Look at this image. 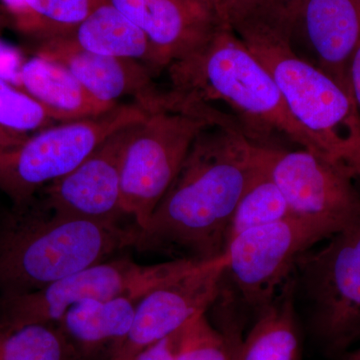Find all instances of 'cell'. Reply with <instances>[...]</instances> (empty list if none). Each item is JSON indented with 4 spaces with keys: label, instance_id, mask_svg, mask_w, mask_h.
Masks as SVG:
<instances>
[{
    "label": "cell",
    "instance_id": "1",
    "mask_svg": "<svg viewBox=\"0 0 360 360\" xmlns=\"http://www.w3.org/2000/svg\"><path fill=\"white\" fill-rule=\"evenodd\" d=\"M262 170L259 144L238 127L203 130L135 248L179 252L198 262L222 257L234 210Z\"/></svg>",
    "mask_w": 360,
    "mask_h": 360
},
{
    "label": "cell",
    "instance_id": "2",
    "mask_svg": "<svg viewBox=\"0 0 360 360\" xmlns=\"http://www.w3.org/2000/svg\"><path fill=\"white\" fill-rule=\"evenodd\" d=\"M170 91L191 103H224L253 143L279 139L321 156L296 122L266 68L231 28L219 26L202 46L167 68Z\"/></svg>",
    "mask_w": 360,
    "mask_h": 360
},
{
    "label": "cell",
    "instance_id": "3",
    "mask_svg": "<svg viewBox=\"0 0 360 360\" xmlns=\"http://www.w3.org/2000/svg\"><path fill=\"white\" fill-rule=\"evenodd\" d=\"M139 229L63 217L33 201L0 231V295L41 290L136 248Z\"/></svg>",
    "mask_w": 360,
    "mask_h": 360
},
{
    "label": "cell",
    "instance_id": "4",
    "mask_svg": "<svg viewBox=\"0 0 360 360\" xmlns=\"http://www.w3.org/2000/svg\"><path fill=\"white\" fill-rule=\"evenodd\" d=\"M234 32L269 71L321 158L345 168L360 184V113L352 92L298 58L290 35L259 21L243 23Z\"/></svg>",
    "mask_w": 360,
    "mask_h": 360
},
{
    "label": "cell",
    "instance_id": "5",
    "mask_svg": "<svg viewBox=\"0 0 360 360\" xmlns=\"http://www.w3.org/2000/svg\"><path fill=\"white\" fill-rule=\"evenodd\" d=\"M233 117L208 104L191 103L168 90L161 105L137 123L123 158L122 205L139 231L148 226L198 135Z\"/></svg>",
    "mask_w": 360,
    "mask_h": 360
},
{
    "label": "cell",
    "instance_id": "6",
    "mask_svg": "<svg viewBox=\"0 0 360 360\" xmlns=\"http://www.w3.org/2000/svg\"><path fill=\"white\" fill-rule=\"evenodd\" d=\"M309 250L296 262V307L329 356L340 357L360 341V220Z\"/></svg>",
    "mask_w": 360,
    "mask_h": 360
},
{
    "label": "cell",
    "instance_id": "7",
    "mask_svg": "<svg viewBox=\"0 0 360 360\" xmlns=\"http://www.w3.org/2000/svg\"><path fill=\"white\" fill-rule=\"evenodd\" d=\"M340 231L333 224L295 215L243 231L225 250L220 290L246 319L255 317L288 283L300 255Z\"/></svg>",
    "mask_w": 360,
    "mask_h": 360
},
{
    "label": "cell",
    "instance_id": "8",
    "mask_svg": "<svg viewBox=\"0 0 360 360\" xmlns=\"http://www.w3.org/2000/svg\"><path fill=\"white\" fill-rule=\"evenodd\" d=\"M146 115L136 103L120 104L103 115L58 123L28 135L18 146L0 148V191L15 210L26 207L44 186L75 169L106 137Z\"/></svg>",
    "mask_w": 360,
    "mask_h": 360
},
{
    "label": "cell",
    "instance_id": "9",
    "mask_svg": "<svg viewBox=\"0 0 360 360\" xmlns=\"http://www.w3.org/2000/svg\"><path fill=\"white\" fill-rule=\"evenodd\" d=\"M198 264L186 258L153 265L139 264L129 257L108 259L41 290L0 295V321L15 326L58 323L68 309L78 303L104 302L122 296L141 300L156 286Z\"/></svg>",
    "mask_w": 360,
    "mask_h": 360
},
{
    "label": "cell",
    "instance_id": "10",
    "mask_svg": "<svg viewBox=\"0 0 360 360\" xmlns=\"http://www.w3.org/2000/svg\"><path fill=\"white\" fill-rule=\"evenodd\" d=\"M262 165L295 217L342 231L360 220L356 180L345 168L307 149L260 146Z\"/></svg>",
    "mask_w": 360,
    "mask_h": 360
},
{
    "label": "cell",
    "instance_id": "11",
    "mask_svg": "<svg viewBox=\"0 0 360 360\" xmlns=\"http://www.w3.org/2000/svg\"><path fill=\"white\" fill-rule=\"evenodd\" d=\"M139 122L116 130L75 169L44 186L39 205L63 217L122 224L123 158Z\"/></svg>",
    "mask_w": 360,
    "mask_h": 360
},
{
    "label": "cell",
    "instance_id": "12",
    "mask_svg": "<svg viewBox=\"0 0 360 360\" xmlns=\"http://www.w3.org/2000/svg\"><path fill=\"white\" fill-rule=\"evenodd\" d=\"M225 266V255L200 262L146 293L137 303L127 340L111 360L134 359L179 330L194 315L207 311L219 293Z\"/></svg>",
    "mask_w": 360,
    "mask_h": 360
},
{
    "label": "cell",
    "instance_id": "13",
    "mask_svg": "<svg viewBox=\"0 0 360 360\" xmlns=\"http://www.w3.org/2000/svg\"><path fill=\"white\" fill-rule=\"evenodd\" d=\"M37 54L65 66L103 103H118V98L134 96L135 103L149 110L163 94L153 82L158 73L141 61L91 53L56 39L40 42Z\"/></svg>",
    "mask_w": 360,
    "mask_h": 360
},
{
    "label": "cell",
    "instance_id": "14",
    "mask_svg": "<svg viewBox=\"0 0 360 360\" xmlns=\"http://www.w3.org/2000/svg\"><path fill=\"white\" fill-rule=\"evenodd\" d=\"M143 32L163 70L200 49L219 27L191 0H108Z\"/></svg>",
    "mask_w": 360,
    "mask_h": 360
},
{
    "label": "cell",
    "instance_id": "15",
    "mask_svg": "<svg viewBox=\"0 0 360 360\" xmlns=\"http://www.w3.org/2000/svg\"><path fill=\"white\" fill-rule=\"evenodd\" d=\"M298 25L314 49L319 68L352 92L349 68L360 45V0H305Z\"/></svg>",
    "mask_w": 360,
    "mask_h": 360
},
{
    "label": "cell",
    "instance_id": "16",
    "mask_svg": "<svg viewBox=\"0 0 360 360\" xmlns=\"http://www.w3.org/2000/svg\"><path fill=\"white\" fill-rule=\"evenodd\" d=\"M139 300L129 296L73 305L58 322L75 360H111L127 340Z\"/></svg>",
    "mask_w": 360,
    "mask_h": 360
},
{
    "label": "cell",
    "instance_id": "17",
    "mask_svg": "<svg viewBox=\"0 0 360 360\" xmlns=\"http://www.w3.org/2000/svg\"><path fill=\"white\" fill-rule=\"evenodd\" d=\"M18 80L21 89L52 111L61 123L103 115L120 105L98 101L68 68L37 54L21 63Z\"/></svg>",
    "mask_w": 360,
    "mask_h": 360
},
{
    "label": "cell",
    "instance_id": "18",
    "mask_svg": "<svg viewBox=\"0 0 360 360\" xmlns=\"http://www.w3.org/2000/svg\"><path fill=\"white\" fill-rule=\"evenodd\" d=\"M56 39L91 53L141 61L156 73L163 70L143 32L108 1L97 6L72 32Z\"/></svg>",
    "mask_w": 360,
    "mask_h": 360
},
{
    "label": "cell",
    "instance_id": "19",
    "mask_svg": "<svg viewBox=\"0 0 360 360\" xmlns=\"http://www.w3.org/2000/svg\"><path fill=\"white\" fill-rule=\"evenodd\" d=\"M300 315L292 276L253 317L236 360H303Z\"/></svg>",
    "mask_w": 360,
    "mask_h": 360
},
{
    "label": "cell",
    "instance_id": "20",
    "mask_svg": "<svg viewBox=\"0 0 360 360\" xmlns=\"http://www.w3.org/2000/svg\"><path fill=\"white\" fill-rule=\"evenodd\" d=\"M0 360H75L58 324L0 321Z\"/></svg>",
    "mask_w": 360,
    "mask_h": 360
},
{
    "label": "cell",
    "instance_id": "21",
    "mask_svg": "<svg viewBox=\"0 0 360 360\" xmlns=\"http://www.w3.org/2000/svg\"><path fill=\"white\" fill-rule=\"evenodd\" d=\"M105 1L108 0H22V15L15 26L41 42L65 37Z\"/></svg>",
    "mask_w": 360,
    "mask_h": 360
},
{
    "label": "cell",
    "instance_id": "22",
    "mask_svg": "<svg viewBox=\"0 0 360 360\" xmlns=\"http://www.w3.org/2000/svg\"><path fill=\"white\" fill-rule=\"evenodd\" d=\"M291 215L293 214L288 201L264 167L234 210L227 229L225 250L232 239L243 231L288 219Z\"/></svg>",
    "mask_w": 360,
    "mask_h": 360
},
{
    "label": "cell",
    "instance_id": "23",
    "mask_svg": "<svg viewBox=\"0 0 360 360\" xmlns=\"http://www.w3.org/2000/svg\"><path fill=\"white\" fill-rule=\"evenodd\" d=\"M61 123L58 116L22 89L0 77V127L27 134Z\"/></svg>",
    "mask_w": 360,
    "mask_h": 360
},
{
    "label": "cell",
    "instance_id": "24",
    "mask_svg": "<svg viewBox=\"0 0 360 360\" xmlns=\"http://www.w3.org/2000/svg\"><path fill=\"white\" fill-rule=\"evenodd\" d=\"M206 314L194 315L179 329L175 360H236L231 342Z\"/></svg>",
    "mask_w": 360,
    "mask_h": 360
},
{
    "label": "cell",
    "instance_id": "25",
    "mask_svg": "<svg viewBox=\"0 0 360 360\" xmlns=\"http://www.w3.org/2000/svg\"><path fill=\"white\" fill-rule=\"evenodd\" d=\"M305 0H255L253 18L292 37Z\"/></svg>",
    "mask_w": 360,
    "mask_h": 360
},
{
    "label": "cell",
    "instance_id": "26",
    "mask_svg": "<svg viewBox=\"0 0 360 360\" xmlns=\"http://www.w3.org/2000/svg\"><path fill=\"white\" fill-rule=\"evenodd\" d=\"M217 21L232 30L255 11V0H191Z\"/></svg>",
    "mask_w": 360,
    "mask_h": 360
},
{
    "label": "cell",
    "instance_id": "27",
    "mask_svg": "<svg viewBox=\"0 0 360 360\" xmlns=\"http://www.w3.org/2000/svg\"><path fill=\"white\" fill-rule=\"evenodd\" d=\"M179 330L142 350L131 360H175Z\"/></svg>",
    "mask_w": 360,
    "mask_h": 360
},
{
    "label": "cell",
    "instance_id": "28",
    "mask_svg": "<svg viewBox=\"0 0 360 360\" xmlns=\"http://www.w3.org/2000/svg\"><path fill=\"white\" fill-rule=\"evenodd\" d=\"M349 82L352 96L360 113V45L350 63Z\"/></svg>",
    "mask_w": 360,
    "mask_h": 360
},
{
    "label": "cell",
    "instance_id": "29",
    "mask_svg": "<svg viewBox=\"0 0 360 360\" xmlns=\"http://www.w3.org/2000/svg\"><path fill=\"white\" fill-rule=\"evenodd\" d=\"M28 134H18L0 127V148H11L18 146L25 141Z\"/></svg>",
    "mask_w": 360,
    "mask_h": 360
},
{
    "label": "cell",
    "instance_id": "30",
    "mask_svg": "<svg viewBox=\"0 0 360 360\" xmlns=\"http://www.w3.org/2000/svg\"><path fill=\"white\" fill-rule=\"evenodd\" d=\"M338 360H360V347L348 350L345 354L338 357Z\"/></svg>",
    "mask_w": 360,
    "mask_h": 360
},
{
    "label": "cell",
    "instance_id": "31",
    "mask_svg": "<svg viewBox=\"0 0 360 360\" xmlns=\"http://www.w3.org/2000/svg\"><path fill=\"white\" fill-rule=\"evenodd\" d=\"M2 23H4V18H2V14L0 13V28H1ZM2 51L1 42H0V51Z\"/></svg>",
    "mask_w": 360,
    "mask_h": 360
}]
</instances>
